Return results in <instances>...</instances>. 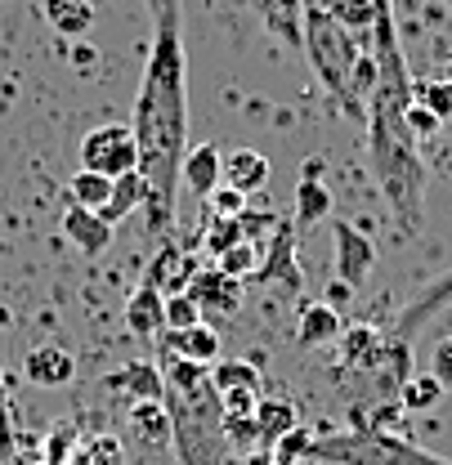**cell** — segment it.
I'll use <instances>...</instances> for the list:
<instances>
[{
  "mask_svg": "<svg viewBox=\"0 0 452 465\" xmlns=\"http://www.w3.org/2000/svg\"><path fill=\"white\" fill-rule=\"evenodd\" d=\"M162 353L216 367L220 362V331L211 322H197V327H184V331H162Z\"/></svg>",
  "mask_w": 452,
  "mask_h": 465,
  "instance_id": "2e32d148",
  "label": "cell"
},
{
  "mask_svg": "<svg viewBox=\"0 0 452 465\" xmlns=\"http://www.w3.org/2000/svg\"><path fill=\"white\" fill-rule=\"evenodd\" d=\"M269 174H274V162H269L265 153H256V148H233L225 157V183L237 188L242 197L260 193V188L269 183Z\"/></svg>",
  "mask_w": 452,
  "mask_h": 465,
  "instance_id": "7402d4cb",
  "label": "cell"
},
{
  "mask_svg": "<svg viewBox=\"0 0 452 465\" xmlns=\"http://www.w3.org/2000/svg\"><path fill=\"white\" fill-rule=\"evenodd\" d=\"M113 183L108 174H95V171H76L67 179V202H76V206H85V211H104L108 202H113Z\"/></svg>",
  "mask_w": 452,
  "mask_h": 465,
  "instance_id": "4316f807",
  "label": "cell"
},
{
  "mask_svg": "<svg viewBox=\"0 0 452 465\" xmlns=\"http://www.w3.org/2000/svg\"><path fill=\"white\" fill-rule=\"evenodd\" d=\"M197 269H202V264H197L193 255H184V251L166 246V251H157V260H153V269H148L144 278H148L157 291L166 287V295H179V291H188V282H193Z\"/></svg>",
  "mask_w": 452,
  "mask_h": 465,
  "instance_id": "cb8c5ba5",
  "label": "cell"
},
{
  "mask_svg": "<svg viewBox=\"0 0 452 465\" xmlns=\"http://www.w3.org/2000/svg\"><path fill=\"white\" fill-rule=\"evenodd\" d=\"M237 465H278V457L260 448V452H246V457H242V461H237Z\"/></svg>",
  "mask_w": 452,
  "mask_h": 465,
  "instance_id": "f35d334b",
  "label": "cell"
},
{
  "mask_svg": "<svg viewBox=\"0 0 452 465\" xmlns=\"http://www.w3.org/2000/svg\"><path fill=\"white\" fill-rule=\"evenodd\" d=\"M444 9H452V0H444Z\"/></svg>",
  "mask_w": 452,
  "mask_h": 465,
  "instance_id": "60d3db41",
  "label": "cell"
},
{
  "mask_svg": "<svg viewBox=\"0 0 452 465\" xmlns=\"http://www.w3.org/2000/svg\"><path fill=\"white\" fill-rule=\"evenodd\" d=\"M430 376H435V381L444 385V394L452 390V336L435 345V358H430Z\"/></svg>",
  "mask_w": 452,
  "mask_h": 465,
  "instance_id": "d590c367",
  "label": "cell"
},
{
  "mask_svg": "<svg viewBox=\"0 0 452 465\" xmlns=\"http://www.w3.org/2000/svg\"><path fill=\"white\" fill-rule=\"evenodd\" d=\"M126 331L139 336V341H162V331H166V295L148 278L126 300Z\"/></svg>",
  "mask_w": 452,
  "mask_h": 465,
  "instance_id": "5bb4252c",
  "label": "cell"
},
{
  "mask_svg": "<svg viewBox=\"0 0 452 465\" xmlns=\"http://www.w3.org/2000/svg\"><path fill=\"white\" fill-rule=\"evenodd\" d=\"M336 345L345 367H354V371H381L390 358V336H381V327H372V322H345Z\"/></svg>",
  "mask_w": 452,
  "mask_h": 465,
  "instance_id": "30bf717a",
  "label": "cell"
},
{
  "mask_svg": "<svg viewBox=\"0 0 452 465\" xmlns=\"http://www.w3.org/2000/svg\"><path fill=\"white\" fill-rule=\"evenodd\" d=\"M41 14H45V23L55 27V36L72 41V45L95 32V0H45Z\"/></svg>",
  "mask_w": 452,
  "mask_h": 465,
  "instance_id": "44dd1931",
  "label": "cell"
},
{
  "mask_svg": "<svg viewBox=\"0 0 452 465\" xmlns=\"http://www.w3.org/2000/svg\"><path fill=\"white\" fill-rule=\"evenodd\" d=\"M63 237L81 251V255H104L108 246H113V224L99 215V211H85V206H76V202H67L63 206Z\"/></svg>",
  "mask_w": 452,
  "mask_h": 465,
  "instance_id": "4fadbf2b",
  "label": "cell"
},
{
  "mask_svg": "<svg viewBox=\"0 0 452 465\" xmlns=\"http://www.w3.org/2000/svg\"><path fill=\"white\" fill-rule=\"evenodd\" d=\"M95 50H90V45H85V41H76V45H72V63H76V67H95Z\"/></svg>",
  "mask_w": 452,
  "mask_h": 465,
  "instance_id": "8d00e7d4",
  "label": "cell"
},
{
  "mask_svg": "<svg viewBox=\"0 0 452 465\" xmlns=\"http://www.w3.org/2000/svg\"><path fill=\"white\" fill-rule=\"evenodd\" d=\"M439 399H444V385L435 376H407L403 390H398V407L403 411H430Z\"/></svg>",
  "mask_w": 452,
  "mask_h": 465,
  "instance_id": "4dcf8cb0",
  "label": "cell"
},
{
  "mask_svg": "<svg viewBox=\"0 0 452 465\" xmlns=\"http://www.w3.org/2000/svg\"><path fill=\"white\" fill-rule=\"evenodd\" d=\"M0 327H9V309H0Z\"/></svg>",
  "mask_w": 452,
  "mask_h": 465,
  "instance_id": "ab89813d",
  "label": "cell"
},
{
  "mask_svg": "<svg viewBox=\"0 0 452 465\" xmlns=\"http://www.w3.org/2000/svg\"><path fill=\"white\" fill-rule=\"evenodd\" d=\"M179 183H184L188 193H197L202 202H211V193L225 183V153H220V143H193V148L184 153Z\"/></svg>",
  "mask_w": 452,
  "mask_h": 465,
  "instance_id": "7c38bea8",
  "label": "cell"
},
{
  "mask_svg": "<svg viewBox=\"0 0 452 465\" xmlns=\"http://www.w3.org/2000/svg\"><path fill=\"white\" fill-rule=\"evenodd\" d=\"M144 202H148V183H144V174H139V171H135V174H121V179L113 183V202H108L99 215H104V220H108V224L116 229L126 215L144 211Z\"/></svg>",
  "mask_w": 452,
  "mask_h": 465,
  "instance_id": "484cf974",
  "label": "cell"
},
{
  "mask_svg": "<svg viewBox=\"0 0 452 465\" xmlns=\"http://www.w3.org/2000/svg\"><path fill=\"white\" fill-rule=\"evenodd\" d=\"M23 376L36 390H67L76 381V353L63 345H36L23 358Z\"/></svg>",
  "mask_w": 452,
  "mask_h": 465,
  "instance_id": "8fae6325",
  "label": "cell"
},
{
  "mask_svg": "<svg viewBox=\"0 0 452 465\" xmlns=\"http://www.w3.org/2000/svg\"><path fill=\"white\" fill-rule=\"evenodd\" d=\"M327 215H332V188L323 183V166L305 162L300 183H296V220L300 224H323Z\"/></svg>",
  "mask_w": 452,
  "mask_h": 465,
  "instance_id": "ffe728a7",
  "label": "cell"
},
{
  "mask_svg": "<svg viewBox=\"0 0 452 465\" xmlns=\"http://www.w3.org/2000/svg\"><path fill=\"white\" fill-rule=\"evenodd\" d=\"M197 322H202V309L188 291L166 295V331H184V327H197Z\"/></svg>",
  "mask_w": 452,
  "mask_h": 465,
  "instance_id": "1f68e13d",
  "label": "cell"
},
{
  "mask_svg": "<svg viewBox=\"0 0 452 465\" xmlns=\"http://www.w3.org/2000/svg\"><path fill=\"white\" fill-rule=\"evenodd\" d=\"M157 32H153V54L144 67L139 104H135V139H139V174L148 183V232H166L175 224V202H179V166H184V143H188V94H184V32H179V5L175 0H148Z\"/></svg>",
  "mask_w": 452,
  "mask_h": 465,
  "instance_id": "6da1fadb",
  "label": "cell"
},
{
  "mask_svg": "<svg viewBox=\"0 0 452 465\" xmlns=\"http://www.w3.org/2000/svg\"><path fill=\"white\" fill-rule=\"evenodd\" d=\"M211 385H216V394H228V390L265 394V371H260L256 358H220L211 367Z\"/></svg>",
  "mask_w": 452,
  "mask_h": 465,
  "instance_id": "d4e9b609",
  "label": "cell"
},
{
  "mask_svg": "<svg viewBox=\"0 0 452 465\" xmlns=\"http://www.w3.org/2000/svg\"><path fill=\"white\" fill-rule=\"evenodd\" d=\"M67 465H130V452L121 434H95V439H81L76 457Z\"/></svg>",
  "mask_w": 452,
  "mask_h": 465,
  "instance_id": "83f0119b",
  "label": "cell"
},
{
  "mask_svg": "<svg viewBox=\"0 0 452 465\" xmlns=\"http://www.w3.org/2000/svg\"><path fill=\"white\" fill-rule=\"evenodd\" d=\"M76 448H81V430H76V420H55L50 434L41 439V461L45 465H67L72 457H76Z\"/></svg>",
  "mask_w": 452,
  "mask_h": 465,
  "instance_id": "f1b7e54d",
  "label": "cell"
},
{
  "mask_svg": "<svg viewBox=\"0 0 452 465\" xmlns=\"http://www.w3.org/2000/svg\"><path fill=\"white\" fill-rule=\"evenodd\" d=\"M403 121H407V130H412V134H417V139H430V134H435V130H439V125H444V121H439V116L430 113V108H426V104H417V99H412V104H407V113H403Z\"/></svg>",
  "mask_w": 452,
  "mask_h": 465,
  "instance_id": "836d02e7",
  "label": "cell"
},
{
  "mask_svg": "<svg viewBox=\"0 0 452 465\" xmlns=\"http://www.w3.org/2000/svg\"><path fill=\"white\" fill-rule=\"evenodd\" d=\"M314 461L327 465H452L398 434L386 430H354V434H327V439H314Z\"/></svg>",
  "mask_w": 452,
  "mask_h": 465,
  "instance_id": "5b68a950",
  "label": "cell"
},
{
  "mask_svg": "<svg viewBox=\"0 0 452 465\" xmlns=\"http://www.w3.org/2000/svg\"><path fill=\"white\" fill-rule=\"evenodd\" d=\"M188 295L197 300V309H202V322H225L233 318L237 309H242V300H246V282L242 278H233L225 273L220 264H211V269H197L193 273V282H188Z\"/></svg>",
  "mask_w": 452,
  "mask_h": 465,
  "instance_id": "52a82bcc",
  "label": "cell"
},
{
  "mask_svg": "<svg viewBox=\"0 0 452 465\" xmlns=\"http://www.w3.org/2000/svg\"><path fill=\"white\" fill-rule=\"evenodd\" d=\"M81 171L108 174V179H121V174L139 171V139L126 121H108V125H95L85 139H81Z\"/></svg>",
  "mask_w": 452,
  "mask_h": 465,
  "instance_id": "8992f818",
  "label": "cell"
},
{
  "mask_svg": "<svg viewBox=\"0 0 452 465\" xmlns=\"http://www.w3.org/2000/svg\"><path fill=\"white\" fill-rule=\"evenodd\" d=\"M412 99L426 104L439 121L452 116V76H426V81H412Z\"/></svg>",
  "mask_w": 452,
  "mask_h": 465,
  "instance_id": "f546056e",
  "label": "cell"
},
{
  "mask_svg": "<svg viewBox=\"0 0 452 465\" xmlns=\"http://www.w3.org/2000/svg\"><path fill=\"white\" fill-rule=\"evenodd\" d=\"M260 18H265V27L286 41V45H305V5L300 0H246Z\"/></svg>",
  "mask_w": 452,
  "mask_h": 465,
  "instance_id": "603a6c76",
  "label": "cell"
},
{
  "mask_svg": "<svg viewBox=\"0 0 452 465\" xmlns=\"http://www.w3.org/2000/svg\"><path fill=\"white\" fill-rule=\"evenodd\" d=\"M349 295H354V287H345V282H340V278H336V282H332V291H327V304H332V309H336L340 300L349 304Z\"/></svg>",
  "mask_w": 452,
  "mask_h": 465,
  "instance_id": "74e56055",
  "label": "cell"
},
{
  "mask_svg": "<svg viewBox=\"0 0 452 465\" xmlns=\"http://www.w3.org/2000/svg\"><path fill=\"white\" fill-rule=\"evenodd\" d=\"M256 430H260V448L274 452L286 434L300 430V411H296V403L283 399V394H274V399L265 394V399L256 403Z\"/></svg>",
  "mask_w": 452,
  "mask_h": 465,
  "instance_id": "d6986e66",
  "label": "cell"
},
{
  "mask_svg": "<svg viewBox=\"0 0 452 465\" xmlns=\"http://www.w3.org/2000/svg\"><path fill=\"white\" fill-rule=\"evenodd\" d=\"M340 331H345L340 309H332L327 300H314V304H305V309H300V322H296V345H300V349L336 345Z\"/></svg>",
  "mask_w": 452,
  "mask_h": 465,
  "instance_id": "ac0fdd59",
  "label": "cell"
},
{
  "mask_svg": "<svg viewBox=\"0 0 452 465\" xmlns=\"http://www.w3.org/2000/svg\"><path fill=\"white\" fill-rule=\"evenodd\" d=\"M126 430H130V439H135L139 448H153V452H162V448L175 443V425H170V411L162 399L130 403V411H126Z\"/></svg>",
  "mask_w": 452,
  "mask_h": 465,
  "instance_id": "9a60e30c",
  "label": "cell"
},
{
  "mask_svg": "<svg viewBox=\"0 0 452 465\" xmlns=\"http://www.w3.org/2000/svg\"><path fill=\"white\" fill-rule=\"evenodd\" d=\"M305 54L314 63V72H318V81H323V90L345 104L349 113H358L354 108V94H349V76H354V67H358V41H354V32H345L340 23H332L323 9H305ZM363 116V113H358Z\"/></svg>",
  "mask_w": 452,
  "mask_h": 465,
  "instance_id": "277c9868",
  "label": "cell"
},
{
  "mask_svg": "<svg viewBox=\"0 0 452 465\" xmlns=\"http://www.w3.org/2000/svg\"><path fill=\"white\" fill-rule=\"evenodd\" d=\"M104 390L130 399V403L166 399V381H162V367H157V362H130V367H121L113 376H104Z\"/></svg>",
  "mask_w": 452,
  "mask_h": 465,
  "instance_id": "e0dca14e",
  "label": "cell"
},
{
  "mask_svg": "<svg viewBox=\"0 0 452 465\" xmlns=\"http://www.w3.org/2000/svg\"><path fill=\"white\" fill-rule=\"evenodd\" d=\"M372 32H377L372 58H377V72H381L377 90L363 108L367 143H372V171H377V183H381L390 211L398 215V224L412 232L426 220V166H421V153H417V134L403 121L407 104H412V76H407L403 50H398L390 5L381 9Z\"/></svg>",
  "mask_w": 452,
  "mask_h": 465,
  "instance_id": "7a4b0ae2",
  "label": "cell"
},
{
  "mask_svg": "<svg viewBox=\"0 0 452 465\" xmlns=\"http://www.w3.org/2000/svg\"><path fill=\"white\" fill-rule=\"evenodd\" d=\"M336 237V278L345 287H363L367 273L377 269V246L367 232H358L354 224H332Z\"/></svg>",
  "mask_w": 452,
  "mask_h": 465,
  "instance_id": "9c48e42d",
  "label": "cell"
},
{
  "mask_svg": "<svg viewBox=\"0 0 452 465\" xmlns=\"http://www.w3.org/2000/svg\"><path fill=\"white\" fill-rule=\"evenodd\" d=\"M162 381H166V411L175 425V448L179 465H225V407L211 385V367L202 362H184L162 353Z\"/></svg>",
  "mask_w": 452,
  "mask_h": 465,
  "instance_id": "3957f363",
  "label": "cell"
},
{
  "mask_svg": "<svg viewBox=\"0 0 452 465\" xmlns=\"http://www.w3.org/2000/svg\"><path fill=\"white\" fill-rule=\"evenodd\" d=\"M265 394H251V390H228L220 394V407H225V416H256V403H260Z\"/></svg>",
  "mask_w": 452,
  "mask_h": 465,
  "instance_id": "e575fe53",
  "label": "cell"
},
{
  "mask_svg": "<svg viewBox=\"0 0 452 465\" xmlns=\"http://www.w3.org/2000/svg\"><path fill=\"white\" fill-rule=\"evenodd\" d=\"M211 220H237V215H246V197L237 193V188H228V183H220L216 193H211Z\"/></svg>",
  "mask_w": 452,
  "mask_h": 465,
  "instance_id": "d6a6232c",
  "label": "cell"
},
{
  "mask_svg": "<svg viewBox=\"0 0 452 465\" xmlns=\"http://www.w3.org/2000/svg\"><path fill=\"white\" fill-rule=\"evenodd\" d=\"M256 282H274L283 295H291V291L305 282L300 278V264H296V229L291 224H274L269 251H265V260L256 269Z\"/></svg>",
  "mask_w": 452,
  "mask_h": 465,
  "instance_id": "ba28073f",
  "label": "cell"
}]
</instances>
